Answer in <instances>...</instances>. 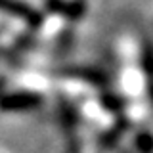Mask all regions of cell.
Masks as SVG:
<instances>
[{"label":"cell","mask_w":153,"mask_h":153,"mask_svg":"<svg viewBox=\"0 0 153 153\" xmlns=\"http://www.w3.org/2000/svg\"><path fill=\"white\" fill-rule=\"evenodd\" d=\"M38 102H40V98L33 94H12L0 98V105L4 109H29L33 105H36Z\"/></svg>","instance_id":"3"},{"label":"cell","mask_w":153,"mask_h":153,"mask_svg":"<svg viewBox=\"0 0 153 153\" xmlns=\"http://www.w3.org/2000/svg\"><path fill=\"white\" fill-rule=\"evenodd\" d=\"M48 10L54 13H61V16L69 19H80L84 13V2L82 0H48Z\"/></svg>","instance_id":"2"},{"label":"cell","mask_w":153,"mask_h":153,"mask_svg":"<svg viewBox=\"0 0 153 153\" xmlns=\"http://www.w3.org/2000/svg\"><path fill=\"white\" fill-rule=\"evenodd\" d=\"M0 10L10 13L13 17H19L31 27H38L42 23V16L36 12L35 8H31L29 4L21 2V0H0Z\"/></svg>","instance_id":"1"},{"label":"cell","mask_w":153,"mask_h":153,"mask_svg":"<svg viewBox=\"0 0 153 153\" xmlns=\"http://www.w3.org/2000/svg\"><path fill=\"white\" fill-rule=\"evenodd\" d=\"M143 67L149 75H153V46L149 42L143 46Z\"/></svg>","instance_id":"4"}]
</instances>
